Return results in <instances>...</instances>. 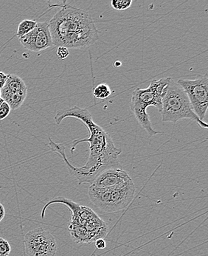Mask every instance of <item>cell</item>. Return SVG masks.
<instances>
[{
  "label": "cell",
  "instance_id": "cell-1",
  "mask_svg": "<svg viewBox=\"0 0 208 256\" xmlns=\"http://www.w3.org/2000/svg\"><path fill=\"white\" fill-rule=\"evenodd\" d=\"M68 118H74L82 121L88 128V138L74 140L70 148L72 153L79 144L88 142L90 144V153L88 162L82 167H74L71 165L66 158V147L64 144L54 142L52 138H50L48 146L51 151L58 154L62 156L71 174L77 179L78 184L83 183L92 184L94 180L106 169L121 168L118 156L122 153V150L116 146L110 134L94 122L92 116L88 110L77 106L62 108L57 111L54 120L57 125H60L62 121Z\"/></svg>",
  "mask_w": 208,
  "mask_h": 256
},
{
  "label": "cell",
  "instance_id": "cell-2",
  "mask_svg": "<svg viewBox=\"0 0 208 256\" xmlns=\"http://www.w3.org/2000/svg\"><path fill=\"white\" fill-rule=\"evenodd\" d=\"M52 44L68 48H88L99 38L96 23L89 14L66 4L48 22Z\"/></svg>",
  "mask_w": 208,
  "mask_h": 256
},
{
  "label": "cell",
  "instance_id": "cell-3",
  "mask_svg": "<svg viewBox=\"0 0 208 256\" xmlns=\"http://www.w3.org/2000/svg\"><path fill=\"white\" fill-rule=\"evenodd\" d=\"M170 79V78H164L159 80H152L148 88L146 89L138 88L132 92L131 98L132 111L140 125L150 136L162 134V132L154 130L150 118L147 113V108L150 106L156 107L160 113L162 98Z\"/></svg>",
  "mask_w": 208,
  "mask_h": 256
},
{
  "label": "cell",
  "instance_id": "cell-4",
  "mask_svg": "<svg viewBox=\"0 0 208 256\" xmlns=\"http://www.w3.org/2000/svg\"><path fill=\"white\" fill-rule=\"evenodd\" d=\"M162 120L176 122L183 119L195 121L201 128L208 130L207 122L200 120L194 112L186 92L170 78L162 98Z\"/></svg>",
  "mask_w": 208,
  "mask_h": 256
},
{
  "label": "cell",
  "instance_id": "cell-5",
  "mask_svg": "<svg viewBox=\"0 0 208 256\" xmlns=\"http://www.w3.org/2000/svg\"><path fill=\"white\" fill-rule=\"evenodd\" d=\"M54 204H62L66 206L72 212L70 224L84 226L91 234L94 242L98 238H105L108 234V226L94 211L86 206H80L72 200L64 197H56L45 204L41 212L42 218H44L45 211L49 206Z\"/></svg>",
  "mask_w": 208,
  "mask_h": 256
},
{
  "label": "cell",
  "instance_id": "cell-6",
  "mask_svg": "<svg viewBox=\"0 0 208 256\" xmlns=\"http://www.w3.org/2000/svg\"><path fill=\"white\" fill-rule=\"evenodd\" d=\"M135 190L134 182H132L124 187L114 188H98L90 186L88 194L98 208L111 214L128 207L134 200Z\"/></svg>",
  "mask_w": 208,
  "mask_h": 256
},
{
  "label": "cell",
  "instance_id": "cell-7",
  "mask_svg": "<svg viewBox=\"0 0 208 256\" xmlns=\"http://www.w3.org/2000/svg\"><path fill=\"white\" fill-rule=\"evenodd\" d=\"M178 84L186 92L195 114L200 120H204L208 107V74L197 76L194 80L181 78Z\"/></svg>",
  "mask_w": 208,
  "mask_h": 256
},
{
  "label": "cell",
  "instance_id": "cell-8",
  "mask_svg": "<svg viewBox=\"0 0 208 256\" xmlns=\"http://www.w3.org/2000/svg\"><path fill=\"white\" fill-rule=\"evenodd\" d=\"M24 243L28 256H55L56 254L55 236L42 228L28 232L24 236Z\"/></svg>",
  "mask_w": 208,
  "mask_h": 256
},
{
  "label": "cell",
  "instance_id": "cell-9",
  "mask_svg": "<svg viewBox=\"0 0 208 256\" xmlns=\"http://www.w3.org/2000/svg\"><path fill=\"white\" fill-rule=\"evenodd\" d=\"M28 94V86L20 76L14 74L8 75L6 84L1 90V98L13 110L22 106Z\"/></svg>",
  "mask_w": 208,
  "mask_h": 256
},
{
  "label": "cell",
  "instance_id": "cell-10",
  "mask_svg": "<svg viewBox=\"0 0 208 256\" xmlns=\"http://www.w3.org/2000/svg\"><path fill=\"white\" fill-rule=\"evenodd\" d=\"M18 40L23 48L32 52H41L54 46L46 22L37 23L34 30Z\"/></svg>",
  "mask_w": 208,
  "mask_h": 256
},
{
  "label": "cell",
  "instance_id": "cell-11",
  "mask_svg": "<svg viewBox=\"0 0 208 256\" xmlns=\"http://www.w3.org/2000/svg\"><path fill=\"white\" fill-rule=\"evenodd\" d=\"M132 182L131 176L122 168H113L100 173L91 186L98 188H114L124 187Z\"/></svg>",
  "mask_w": 208,
  "mask_h": 256
},
{
  "label": "cell",
  "instance_id": "cell-12",
  "mask_svg": "<svg viewBox=\"0 0 208 256\" xmlns=\"http://www.w3.org/2000/svg\"><path fill=\"white\" fill-rule=\"evenodd\" d=\"M37 22L32 20H24L18 24L17 28L16 36L18 38L24 36L34 30L37 24Z\"/></svg>",
  "mask_w": 208,
  "mask_h": 256
},
{
  "label": "cell",
  "instance_id": "cell-13",
  "mask_svg": "<svg viewBox=\"0 0 208 256\" xmlns=\"http://www.w3.org/2000/svg\"><path fill=\"white\" fill-rule=\"evenodd\" d=\"M112 91L110 86L106 84H100L93 90V96L96 98L106 100L111 96Z\"/></svg>",
  "mask_w": 208,
  "mask_h": 256
},
{
  "label": "cell",
  "instance_id": "cell-14",
  "mask_svg": "<svg viewBox=\"0 0 208 256\" xmlns=\"http://www.w3.org/2000/svg\"><path fill=\"white\" fill-rule=\"evenodd\" d=\"M132 4V1L131 0H112L111 2V6L114 10H125L130 8Z\"/></svg>",
  "mask_w": 208,
  "mask_h": 256
},
{
  "label": "cell",
  "instance_id": "cell-15",
  "mask_svg": "<svg viewBox=\"0 0 208 256\" xmlns=\"http://www.w3.org/2000/svg\"><path fill=\"white\" fill-rule=\"evenodd\" d=\"M10 251L12 248L9 242L0 237V256H8Z\"/></svg>",
  "mask_w": 208,
  "mask_h": 256
},
{
  "label": "cell",
  "instance_id": "cell-16",
  "mask_svg": "<svg viewBox=\"0 0 208 256\" xmlns=\"http://www.w3.org/2000/svg\"><path fill=\"white\" fill-rule=\"evenodd\" d=\"M12 108L6 102H3L0 106V120H4L10 114Z\"/></svg>",
  "mask_w": 208,
  "mask_h": 256
},
{
  "label": "cell",
  "instance_id": "cell-17",
  "mask_svg": "<svg viewBox=\"0 0 208 256\" xmlns=\"http://www.w3.org/2000/svg\"><path fill=\"white\" fill-rule=\"evenodd\" d=\"M56 55L60 60H66L70 55L69 50L64 46H58L57 48Z\"/></svg>",
  "mask_w": 208,
  "mask_h": 256
},
{
  "label": "cell",
  "instance_id": "cell-18",
  "mask_svg": "<svg viewBox=\"0 0 208 256\" xmlns=\"http://www.w3.org/2000/svg\"><path fill=\"white\" fill-rule=\"evenodd\" d=\"M94 245H96V248L98 250H104L106 246V241L104 238H98V240L94 242Z\"/></svg>",
  "mask_w": 208,
  "mask_h": 256
},
{
  "label": "cell",
  "instance_id": "cell-19",
  "mask_svg": "<svg viewBox=\"0 0 208 256\" xmlns=\"http://www.w3.org/2000/svg\"><path fill=\"white\" fill-rule=\"evenodd\" d=\"M8 75L4 72L0 71V90L2 89L3 86L6 84V80H7Z\"/></svg>",
  "mask_w": 208,
  "mask_h": 256
},
{
  "label": "cell",
  "instance_id": "cell-20",
  "mask_svg": "<svg viewBox=\"0 0 208 256\" xmlns=\"http://www.w3.org/2000/svg\"><path fill=\"white\" fill-rule=\"evenodd\" d=\"M4 215H6L4 207L1 204V203H0V222H1L2 220L4 218Z\"/></svg>",
  "mask_w": 208,
  "mask_h": 256
},
{
  "label": "cell",
  "instance_id": "cell-21",
  "mask_svg": "<svg viewBox=\"0 0 208 256\" xmlns=\"http://www.w3.org/2000/svg\"><path fill=\"white\" fill-rule=\"evenodd\" d=\"M3 102H4V100H3V99L2 98H0V106L2 104Z\"/></svg>",
  "mask_w": 208,
  "mask_h": 256
},
{
  "label": "cell",
  "instance_id": "cell-22",
  "mask_svg": "<svg viewBox=\"0 0 208 256\" xmlns=\"http://www.w3.org/2000/svg\"><path fill=\"white\" fill-rule=\"evenodd\" d=\"M0 98H1V90H0Z\"/></svg>",
  "mask_w": 208,
  "mask_h": 256
}]
</instances>
